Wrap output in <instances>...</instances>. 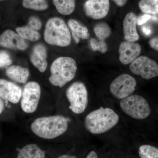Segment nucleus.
Masks as SVG:
<instances>
[{"instance_id":"1","label":"nucleus","mask_w":158,"mask_h":158,"mask_svg":"<svg viewBox=\"0 0 158 158\" xmlns=\"http://www.w3.org/2000/svg\"><path fill=\"white\" fill-rule=\"evenodd\" d=\"M68 119L61 115L39 117L32 123L31 129L35 135L45 139H52L64 134L68 129Z\"/></svg>"},{"instance_id":"2","label":"nucleus","mask_w":158,"mask_h":158,"mask_svg":"<svg viewBox=\"0 0 158 158\" xmlns=\"http://www.w3.org/2000/svg\"><path fill=\"white\" fill-rule=\"evenodd\" d=\"M118 120L119 116L113 110L101 107L87 115L85 119V127L91 134L98 135L113 128Z\"/></svg>"},{"instance_id":"3","label":"nucleus","mask_w":158,"mask_h":158,"mask_svg":"<svg viewBox=\"0 0 158 158\" xmlns=\"http://www.w3.org/2000/svg\"><path fill=\"white\" fill-rule=\"evenodd\" d=\"M49 81L54 86L62 88L75 76L76 62L71 57H61L56 59L51 66Z\"/></svg>"},{"instance_id":"4","label":"nucleus","mask_w":158,"mask_h":158,"mask_svg":"<svg viewBox=\"0 0 158 158\" xmlns=\"http://www.w3.org/2000/svg\"><path fill=\"white\" fill-rule=\"evenodd\" d=\"M44 38L49 44L60 47L68 46L71 40L70 31L65 22L57 17L48 21L44 32Z\"/></svg>"},{"instance_id":"5","label":"nucleus","mask_w":158,"mask_h":158,"mask_svg":"<svg viewBox=\"0 0 158 158\" xmlns=\"http://www.w3.org/2000/svg\"><path fill=\"white\" fill-rule=\"evenodd\" d=\"M120 106L125 114L137 119H144L151 113L149 104L140 95H131L122 99Z\"/></svg>"},{"instance_id":"6","label":"nucleus","mask_w":158,"mask_h":158,"mask_svg":"<svg viewBox=\"0 0 158 158\" xmlns=\"http://www.w3.org/2000/svg\"><path fill=\"white\" fill-rule=\"evenodd\" d=\"M66 96L70 103L69 109L75 114L82 113L88 106V92L84 83L75 82L69 87Z\"/></svg>"},{"instance_id":"7","label":"nucleus","mask_w":158,"mask_h":158,"mask_svg":"<svg viewBox=\"0 0 158 158\" xmlns=\"http://www.w3.org/2000/svg\"><path fill=\"white\" fill-rule=\"evenodd\" d=\"M41 88L37 82H28L25 86L22 94L21 107L27 113H34L39 104Z\"/></svg>"},{"instance_id":"8","label":"nucleus","mask_w":158,"mask_h":158,"mask_svg":"<svg viewBox=\"0 0 158 158\" xmlns=\"http://www.w3.org/2000/svg\"><path fill=\"white\" fill-rule=\"evenodd\" d=\"M136 85L137 82L133 77L128 74H122L111 83L110 92L116 98L123 99L134 93Z\"/></svg>"},{"instance_id":"9","label":"nucleus","mask_w":158,"mask_h":158,"mask_svg":"<svg viewBox=\"0 0 158 158\" xmlns=\"http://www.w3.org/2000/svg\"><path fill=\"white\" fill-rule=\"evenodd\" d=\"M130 70L134 74L149 80L158 76V64L145 56L138 57L131 63Z\"/></svg>"},{"instance_id":"10","label":"nucleus","mask_w":158,"mask_h":158,"mask_svg":"<svg viewBox=\"0 0 158 158\" xmlns=\"http://www.w3.org/2000/svg\"><path fill=\"white\" fill-rule=\"evenodd\" d=\"M109 0H88L84 4L85 14L94 19L106 17L110 10Z\"/></svg>"},{"instance_id":"11","label":"nucleus","mask_w":158,"mask_h":158,"mask_svg":"<svg viewBox=\"0 0 158 158\" xmlns=\"http://www.w3.org/2000/svg\"><path fill=\"white\" fill-rule=\"evenodd\" d=\"M141 52V47L135 42H122L118 48L119 60L124 65L131 64L138 58Z\"/></svg>"},{"instance_id":"12","label":"nucleus","mask_w":158,"mask_h":158,"mask_svg":"<svg viewBox=\"0 0 158 158\" xmlns=\"http://www.w3.org/2000/svg\"><path fill=\"white\" fill-rule=\"evenodd\" d=\"M22 90L19 87L12 82L0 79V98L16 104L22 97Z\"/></svg>"},{"instance_id":"13","label":"nucleus","mask_w":158,"mask_h":158,"mask_svg":"<svg viewBox=\"0 0 158 158\" xmlns=\"http://www.w3.org/2000/svg\"><path fill=\"white\" fill-rule=\"evenodd\" d=\"M0 46L23 51L27 48L28 45L19 34L9 30L0 35Z\"/></svg>"},{"instance_id":"14","label":"nucleus","mask_w":158,"mask_h":158,"mask_svg":"<svg viewBox=\"0 0 158 158\" xmlns=\"http://www.w3.org/2000/svg\"><path fill=\"white\" fill-rule=\"evenodd\" d=\"M137 17L133 12L126 15L123 22V31L126 41L135 42L139 39L137 30Z\"/></svg>"},{"instance_id":"15","label":"nucleus","mask_w":158,"mask_h":158,"mask_svg":"<svg viewBox=\"0 0 158 158\" xmlns=\"http://www.w3.org/2000/svg\"><path fill=\"white\" fill-rule=\"evenodd\" d=\"M47 52L46 48L42 44L35 45L31 56V61L32 64L40 72L44 73L46 69Z\"/></svg>"},{"instance_id":"16","label":"nucleus","mask_w":158,"mask_h":158,"mask_svg":"<svg viewBox=\"0 0 158 158\" xmlns=\"http://www.w3.org/2000/svg\"><path fill=\"white\" fill-rule=\"evenodd\" d=\"M6 74L14 81L24 84L28 79L29 71L27 68L19 65H11L6 69Z\"/></svg>"},{"instance_id":"17","label":"nucleus","mask_w":158,"mask_h":158,"mask_svg":"<svg viewBox=\"0 0 158 158\" xmlns=\"http://www.w3.org/2000/svg\"><path fill=\"white\" fill-rule=\"evenodd\" d=\"M68 25L71 31L73 37L77 44L80 42V38L83 40L88 39L90 35L86 27L80 24L77 21L70 19Z\"/></svg>"},{"instance_id":"18","label":"nucleus","mask_w":158,"mask_h":158,"mask_svg":"<svg viewBox=\"0 0 158 158\" xmlns=\"http://www.w3.org/2000/svg\"><path fill=\"white\" fill-rule=\"evenodd\" d=\"M44 152L36 144H27L19 151L17 158H45Z\"/></svg>"},{"instance_id":"19","label":"nucleus","mask_w":158,"mask_h":158,"mask_svg":"<svg viewBox=\"0 0 158 158\" xmlns=\"http://www.w3.org/2000/svg\"><path fill=\"white\" fill-rule=\"evenodd\" d=\"M54 5L60 14L69 15L75 8V0H53Z\"/></svg>"},{"instance_id":"20","label":"nucleus","mask_w":158,"mask_h":158,"mask_svg":"<svg viewBox=\"0 0 158 158\" xmlns=\"http://www.w3.org/2000/svg\"><path fill=\"white\" fill-rule=\"evenodd\" d=\"M16 32L23 39L32 41H36L40 37L39 32L29 26L19 27L16 29Z\"/></svg>"},{"instance_id":"21","label":"nucleus","mask_w":158,"mask_h":158,"mask_svg":"<svg viewBox=\"0 0 158 158\" xmlns=\"http://www.w3.org/2000/svg\"><path fill=\"white\" fill-rule=\"evenodd\" d=\"M138 6L145 14L158 15V0H140Z\"/></svg>"},{"instance_id":"22","label":"nucleus","mask_w":158,"mask_h":158,"mask_svg":"<svg viewBox=\"0 0 158 158\" xmlns=\"http://www.w3.org/2000/svg\"><path fill=\"white\" fill-rule=\"evenodd\" d=\"M94 31L98 40H105L111 35V28L107 24L100 23L97 24L94 28Z\"/></svg>"},{"instance_id":"23","label":"nucleus","mask_w":158,"mask_h":158,"mask_svg":"<svg viewBox=\"0 0 158 158\" xmlns=\"http://www.w3.org/2000/svg\"><path fill=\"white\" fill-rule=\"evenodd\" d=\"M23 5L27 9L42 11L48 8L46 0H23Z\"/></svg>"},{"instance_id":"24","label":"nucleus","mask_w":158,"mask_h":158,"mask_svg":"<svg viewBox=\"0 0 158 158\" xmlns=\"http://www.w3.org/2000/svg\"><path fill=\"white\" fill-rule=\"evenodd\" d=\"M141 158H158V148L152 145H141L139 148Z\"/></svg>"},{"instance_id":"25","label":"nucleus","mask_w":158,"mask_h":158,"mask_svg":"<svg viewBox=\"0 0 158 158\" xmlns=\"http://www.w3.org/2000/svg\"><path fill=\"white\" fill-rule=\"evenodd\" d=\"M90 44L94 51H99L102 53H105L108 50L107 44L105 40H97L92 38L90 40Z\"/></svg>"},{"instance_id":"26","label":"nucleus","mask_w":158,"mask_h":158,"mask_svg":"<svg viewBox=\"0 0 158 158\" xmlns=\"http://www.w3.org/2000/svg\"><path fill=\"white\" fill-rule=\"evenodd\" d=\"M12 63V61L9 54L6 51H0V68L9 66Z\"/></svg>"},{"instance_id":"27","label":"nucleus","mask_w":158,"mask_h":158,"mask_svg":"<svg viewBox=\"0 0 158 158\" xmlns=\"http://www.w3.org/2000/svg\"><path fill=\"white\" fill-rule=\"evenodd\" d=\"M29 26L37 31L41 28L42 24L39 18L35 16H32L29 19Z\"/></svg>"},{"instance_id":"28","label":"nucleus","mask_w":158,"mask_h":158,"mask_svg":"<svg viewBox=\"0 0 158 158\" xmlns=\"http://www.w3.org/2000/svg\"><path fill=\"white\" fill-rule=\"evenodd\" d=\"M152 16L149 14H145L143 15L137 17V24L138 25H141L147 22L151 19Z\"/></svg>"},{"instance_id":"29","label":"nucleus","mask_w":158,"mask_h":158,"mask_svg":"<svg viewBox=\"0 0 158 158\" xmlns=\"http://www.w3.org/2000/svg\"><path fill=\"white\" fill-rule=\"evenodd\" d=\"M149 44L152 48L158 52V37H152L150 40Z\"/></svg>"},{"instance_id":"30","label":"nucleus","mask_w":158,"mask_h":158,"mask_svg":"<svg viewBox=\"0 0 158 158\" xmlns=\"http://www.w3.org/2000/svg\"><path fill=\"white\" fill-rule=\"evenodd\" d=\"M141 30H142L143 34L146 36H149L152 34L151 30L149 27H146V26H144V27H142Z\"/></svg>"},{"instance_id":"31","label":"nucleus","mask_w":158,"mask_h":158,"mask_svg":"<svg viewBox=\"0 0 158 158\" xmlns=\"http://www.w3.org/2000/svg\"><path fill=\"white\" fill-rule=\"evenodd\" d=\"M117 6L123 7L127 2V0H112Z\"/></svg>"},{"instance_id":"32","label":"nucleus","mask_w":158,"mask_h":158,"mask_svg":"<svg viewBox=\"0 0 158 158\" xmlns=\"http://www.w3.org/2000/svg\"><path fill=\"white\" fill-rule=\"evenodd\" d=\"M86 158H98L96 152L93 151L90 152Z\"/></svg>"},{"instance_id":"33","label":"nucleus","mask_w":158,"mask_h":158,"mask_svg":"<svg viewBox=\"0 0 158 158\" xmlns=\"http://www.w3.org/2000/svg\"><path fill=\"white\" fill-rule=\"evenodd\" d=\"M4 108H5V104L4 102L2 100V98H0V114L4 111Z\"/></svg>"},{"instance_id":"34","label":"nucleus","mask_w":158,"mask_h":158,"mask_svg":"<svg viewBox=\"0 0 158 158\" xmlns=\"http://www.w3.org/2000/svg\"><path fill=\"white\" fill-rule=\"evenodd\" d=\"M58 158H77L76 156H73L68 155H63L59 156Z\"/></svg>"},{"instance_id":"35","label":"nucleus","mask_w":158,"mask_h":158,"mask_svg":"<svg viewBox=\"0 0 158 158\" xmlns=\"http://www.w3.org/2000/svg\"><path fill=\"white\" fill-rule=\"evenodd\" d=\"M4 1V0H0V1Z\"/></svg>"}]
</instances>
